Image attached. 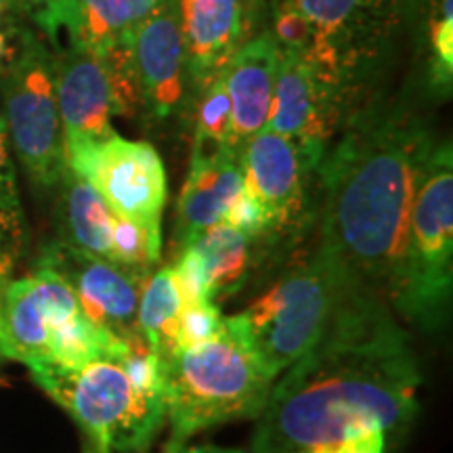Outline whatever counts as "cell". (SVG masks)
<instances>
[{
  "instance_id": "1",
  "label": "cell",
  "mask_w": 453,
  "mask_h": 453,
  "mask_svg": "<svg viewBox=\"0 0 453 453\" xmlns=\"http://www.w3.org/2000/svg\"><path fill=\"white\" fill-rule=\"evenodd\" d=\"M422 376L393 309L353 286L315 347L277 378L250 453H315L410 426Z\"/></svg>"
},
{
  "instance_id": "2",
  "label": "cell",
  "mask_w": 453,
  "mask_h": 453,
  "mask_svg": "<svg viewBox=\"0 0 453 453\" xmlns=\"http://www.w3.org/2000/svg\"><path fill=\"white\" fill-rule=\"evenodd\" d=\"M433 150L411 120L387 118L350 130L321 162L319 246L388 307L403 271L413 196Z\"/></svg>"
},
{
  "instance_id": "3",
  "label": "cell",
  "mask_w": 453,
  "mask_h": 453,
  "mask_svg": "<svg viewBox=\"0 0 453 453\" xmlns=\"http://www.w3.org/2000/svg\"><path fill=\"white\" fill-rule=\"evenodd\" d=\"M30 372L104 453H143L166 424L164 364L143 334L81 365Z\"/></svg>"
},
{
  "instance_id": "4",
  "label": "cell",
  "mask_w": 453,
  "mask_h": 453,
  "mask_svg": "<svg viewBox=\"0 0 453 453\" xmlns=\"http://www.w3.org/2000/svg\"><path fill=\"white\" fill-rule=\"evenodd\" d=\"M275 380L240 332L223 319L217 334L180 349L164 364L166 447H180L203 430L258 418Z\"/></svg>"
},
{
  "instance_id": "5",
  "label": "cell",
  "mask_w": 453,
  "mask_h": 453,
  "mask_svg": "<svg viewBox=\"0 0 453 453\" xmlns=\"http://www.w3.org/2000/svg\"><path fill=\"white\" fill-rule=\"evenodd\" d=\"M357 283L324 246L283 273L246 309L226 315L269 376L277 380L324 336L334 313Z\"/></svg>"
},
{
  "instance_id": "6",
  "label": "cell",
  "mask_w": 453,
  "mask_h": 453,
  "mask_svg": "<svg viewBox=\"0 0 453 453\" xmlns=\"http://www.w3.org/2000/svg\"><path fill=\"white\" fill-rule=\"evenodd\" d=\"M453 283L451 145H434L410 212L403 271L390 304L401 321L422 330L445 324Z\"/></svg>"
},
{
  "instance_id": "7",
  "label": "cell",
  "mask_w": 453,
  "mask_h": 453,
  "mask_svg": "<svg viewBox=\"0 0 453 453\" xmlns=\"http://www.w3.org/2000/svg\"><path fill=\"white\" fill-rule=\"evenodd\" d=\"M3 326L9 359L34 367H72L122 340L99 330L84 315L70 286L44 267L4 283Z\"/></svg>"
},
{
  "instance_id": "8",
  "label": "cell",
  "mask_w": 453,
  "mask_h": 453,
  "mask_svg": "<svg viewBox=\"0 0 453 453\" xmlns=\"http://www.w3.org/2000/svg\"><path fill=\"white\" fill-rule=\"evenodd\" d=\"M3 122L11 147L30 180L53 189L65 173L64 134L49 44L27 26L19 53L0 73Z\"/></svg>"
},
{
  "instance_id": "9",
  "label": "cell",
  "mask_w": 453,
  "mask_h": 453,
  "mask_svg": "<svg viewBox=\"0 0 453 453\" xmlns=\"http://www.w3.org/2000/svg\"><path fill=\"white\" fill-rule=\"evenodd\" d=\"M65 168L87 180L113 212L147 226H162L166 170L154 145L120 134L64 151Z\"/></svg>"
},
{
  "instance_id": "10",
  "label": "cell",
  "mask_w": 453,
  "mask_h": 453,
  "mask_svg": "<svg viewBox=\"0 0 453 453\" xmlns=\"http://www.w3.org/2000/svg\"><path fill=\"white\" fill-rule=\"evenodd\" d=\"M50 55L64 151L116 134L111 118L133 110L139 101L137 84L82 44H59Z\"/></svg>"
},
{
  "instance_id": "11",
  "label": "cell",
  "mask_w": 453,
  "mask_h": 453,
  "mask_svg": "<svg viewBox=\"0 0 453 453\" xmlns=\"http://www.w3.org/2000/svg\"><path fill=\"white\" fill-rule=\"evenodd\" d=\"M36 267L53 271L76 296L84 315L116 340L139 336V300L151 271L128 269L57 240L42 248Z\"/></svg>"
},
{
  "instance_id": "12",
  "label": "cell",
  "mask_w": 453,
  "mask_h": 453,
  "mask_svg": "<svg viewBox=\"0 0 453 453\" xmlns=\"http://www.w3.org/2000/svg\"><path fill=\"white\" fill-rule=\"evenodd\" d=\"M242 170L243 189L263 211L269 235L296 223L311 166L290 139L267 128L252 134L242 143Z\"/></svg>"
},
{
  "instance_id": "13",
  "label": "cell",
  "mask_w": 453,
  "mask_h": 453,
  "mask_svg": "<svg viewBox=\"0 0 453 453\" xmlns=\"http://www.w3.org/2000/svg\"><path fill=\"white\" fill-rule=\"evenodd\" d=\"M332 93L303 57L280 50L273 99L265 128L290 139L311 170L321 166L327 141V107Z\"/></svg>"
},
{
  "instance_id": "14",
  "label": "cell",
  "mask_w": 453,
  "mask_h": 453,
  "mask_svg": "<svg viewBox=\"0 0 453 453\" xmlns=\"http://www.w3.org/2000/svg\"><path fill=\"white\" fill-rule=\"evenodd\" d=\"M133 67L139 99L156 118L177 110L185 88V47L177 0H162L133 38Z\"/></svg>"
},
{
  "instance_id": "15",
  "label": "cell",
  "mask_w": 453,
  "mask_h": 453,
  "mask_svg": "<svg viewBox=\"0 0 453 453\" xmlns=\"http://www.w3.org/2000/svg\"><path fill=\"white\" fill-rule=\"evenodd\" d=\"M243 191L242 150L234 145L194 143V156L177 202L174 242L189 246L202 231L220 223Z\"/></svg>"
},
{
  "instance_id": "16",
  "label": "cell",
  "mask_w": 453,
  "mask_h": 453,
  "mask_svg": "<svg viewBox=\"0 0 453 453\" xmlns=\"http://www.w3.org/2000/svg\"><path fill=\"white\" fill-rule=\"evenodd\" d=\"M248 0H179L185 70L202 87L243 44Z\"/></svg>"
},
{
  "instance_id": "17",
  "label": "cell",
  "mask_w": 453,
  "mask_h": 453,
  "mask_svg": "<svg viewBox=\"0 0 453 453\" xmlns=\"http://www.w3.org/2000/svg\"><path fill=\"white\" fill-rule=\"evenodd\" d=\"M280 49L271 34L246 41L225 65V87L231 101V145L240 147L267 124L273 99Z\"/></svg>"
},
{
  "instance_id": "18",
  "label": "cell",
  "mask_w": 453,
  "mask_h": 453,
  "mask_svg": "<svg viewBox=\"0 0 453 453\" xmlns=\"http://www.w3.org/2000/svg\"><path fill=\"white\" fill-rule=\"evenodd\" d=\"M296 4L315 30V50L304 61L334 93L344 76L342 47L355 41L365 15L378 11L380 0H296Z\"/></svg>"
},
{
  "instance_id": "19",
  "label": "cell",
  "mask_w": 453,
  "mask_h": 453,
  "mask_svg": "<svg viewBox=\"0 0 453 453\" xmlns=\"http://www.w3.org/2000/svg\"><path fill=\"white\" fill-rule=\"evenodd\" d=\"M57 187L61 242L113 263V234L120 214L72 170L65 168Z\"/></svg>"
},
{
  "instance_id": "20",
  "label": "cell",
  "mask_w": 453,
  "mask_h": 453,
  "mask_svg": "<svg viewBox=\"0 0 453 453\" xmlns=\"http://www.w3.org/2000/svg\"><path fill=\"white\" fill-rule=\"evenodd\" d=\"M254 243L257 240L225 220L208 226L189 243L200 254L206 292L214 304H220L243 288L252 269Z\"/></svg>"
},
{
  "instance_id": "21",
  "label": "cell",
  "mask_w": 453,
  "mask_h": 453,
  "mask_svg": "<svg viewBox=\"0 0 453 453\" xmlns=\"http://www.w3.org/2000/svg\"><path fill=\"white\" fill-rule=\"evenodd\" d=\"M185 298L173 267H157L147 277L139 300L137 324L143 338L162 364L177 353L179 326Z\"/></svg>"
},
{
  "instance_id": "22",
  "label": "cell",
  "mask_w": 453,
  "mask_h": 453,
  "mask_svg": "<svg viewBox=\"0 0 453 453\" xmlns=\"http://www.w3.org/2000/svg\"><path fill=\"white\" fill-rule=\"evenodd\" d=\"M26 225L17 194L15 168L9 154V139L0 118V273H7L17 254L24 248Z\"/></svg>"
},
{
  "instance_id": "23",
  "label": "cell",
  "mask_w": 453,
  "mask_h": 453,
  "mask_svg": "<svg viewBox=\"0 0 453 453\" xmlns=\"http://www.w3.org/2000/svg\"><path fill=\"white\" fill-rule=\"evenodd\" d=\"M200 88L202 97L196 116V143L206 147L231 145V101L226 95L225 73L219 72Z\"/></svg>"
},
{
  "instance_id": "24",
  "label": "cell",
  "mask_w": 453,
  "mask_h": 453,
  "mask_svg": "<svg viewBox=\"0 0 453 453\" xmlns=\"http://www.w3.org/2000/svg\"><path fill=\"white\" fill-rule=\"evenodd\" d=\"M273 41L283 53H294L309 59L315 50V30L298 9L296 0H281L273 21Z\"/></svg>"
},
{
  "instance_id": "25",
  "label": "cell",
  "mask_w": 453,
  "mask_h": 453,
  "mask_svg": "<svg viewBox=\"0 0 453 453\" xmlns=\"http://www.w3.org/2000/svg\"><path fill=\"white\" fill-rule=\"evenodd\" d=\"M453 0H434L430 11L428 42L433 49L434 78L443 87H451L453 73Z\"/></svg>"
},
{
  "instance_id": "26",
  "label": "cell",
  "mask_w": 453,
  "mask_h": 453,
  "mask_svg": "<svg viewBox=\"0 0 453 453\" xmlns=\"http://www.w3.org/2000/svg\"><path fill=\"white\" fill-rule=\"evenodd\" d=\"M225 315L220 313V307L214 303H191L183 307L179 326V349H187L191 344L203 342L219 332L223 326Z\"/></svg>"
},
{
  "instance_id": "27",
  "label": "cell",
  "mask_w": 453,
  "mask_h": 453,
  "mask_svg": "<svg viewBox=\"0 0 453 453\" xmlns=\"http://www.w3.org/2000/svg\"><path fill=\"white\" fill-rule=\"evenodd\" d=\"M26 19L11 0H0V73L19 53L26 34Z\"/></svg>"
},
{
  "instance_id": "28",
  "label": "cell",
  "mask_w": 453,
  "mask_h": 453,
  "mask_svg": "<svg viewBox=\"0 0 453 453\" xmlns=\"http://www.w3.org/2000/svg\"><path fill=\"white\" fill-rule=\"evenodd\" d=\"M388 441L390 439L387 434L373 430V433L359 434V437L347 439L342 441V443L330 445L326 447V449H319L315 453H387Z\"/></svg>"
},
{
  "instance_id": "29",
  "label": "cell",
  "mask_w": 453,
  "mask_h": 453,
  "mask_svg": "<svg viewBox=\"0 0 453 453\" xmlns=\"http://www.w3.org/2000/svg\"><path fill=\"white\" fill-rule=\"evenodd\" d=\"M11 3H13V7L19 11V15L24 17L26 21L36 24V21L53 7L57 0H11Z\"/></svg>"
},
{
  "instance_id": "30",
  "label": "cell",
  "mask_w": 453,
  "mask_h": 453,
  "mask_svg": "<svg viewBox=\"0 0 453 453\" xmlns=\"http://www.w3.org/2000/svg\"><path fill=\"white\" fill-rule=\"evenodd\" d=\"M162 453H248L243 449H237V447H223V445H211V443H203V445H180V447H164Z\"/></svg>"
},
{
  "instance_id": "31",
  "label": "cell",
  "mask_w": 453,
  "mask_h": 453,
  "mask_svg": "<svg viewBox=\"0 0 453 453\" xmlns=\"http://www.w3.org/2000/svg\"><path fill=\"white\" fill-rule=\"evenodd\" d=\"M127 3L130 7V15H133L134 27H137L141 21L147 19V17L154 13L162 0H127Z\"/></svg>"
},
{
  "instance_id": "32",
  "label": "cell",
  "mask_w": 453,
  "mask_h": 453,
  "mask_svg": "<svg viewBox=\"0 0 453 453\" xmlns=\"http://www.w3.org/2000/svg\"><path fill=\"white\" fill-rule=\"evenodd\" d=\"M3 290H4V275L0 273V364L9 359L7 338H4V326H3Z\"/></svg>"
}]
</instances>
